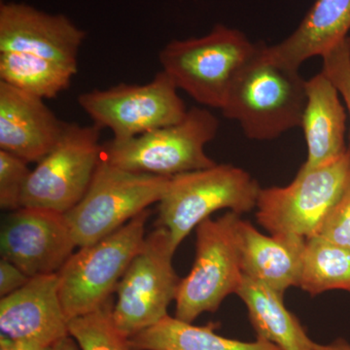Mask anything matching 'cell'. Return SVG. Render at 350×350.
<instances>
[{
  "mask_svg": "<svg viewBox=\"0 0 350 350\" xmlns=\"http://www.w3.org/2000/svg\"><path fill=\"white\" fill-rule=\"evenodd\" d=\"M29 276L13 262L1 258L0 260V297L8 296L24 286Z\"/></svg>",
  "mask_w": 350,
  "mask_h": 350,
  "instance_id": "cell-27",
  "label": "cell"
},
{
  "mask_svg": "<svg viewBox=\"0 0 350 350\" xmlns=\"http://www.w3.org/2000/svg\"><path fill=\"white\" fill-rule=\"evenodd\" d=\"M261 189L246 170L226 163L175 175L159 202L157 226L169 231L177 250L213 213L229 209L241 215L256 208Z\"/></svg>",
  "mask_w": 350,
  "mask_h": 350,
  "instance_id": "cell-3",
  "label": "cell"
},
{
  "mask_svg": "<svg viewBox=\"0 0 350 350\" xmlns=\"http://www.w3.org/2000/svg\"><path fill=\"white\" fill-rule=\"evenodd\" d=\"M113 306L111 298L98 310L69 320V334L81 350H133L129 338L115 326Z\"/></svg>",
  "mask_w": 350,
  "mask_h": 350,
  "instance_id": "cell-23",
  "label": "cell"
},
{
  "mask_svg": "<svg viewBox=\"0 0 350 350\" xmlns=\"http://www.w3.org/2000/svg\"><path fill=\"white\" fill-rule=\"evenodd\" d=\"M237 295L245 304L257 338L282 350H312V342L299 320L285 308L283 297L248 276H243Z\"/></svg>",
  "mask_w": 350,
  "mask_h": 350,
  "instance_id": "cell-19",
  "label": "cell"
},
{
  "mask_svg": "<svg viewBox=\"0 0 350 350\" xmlns=\"http://www.w3.org/2000/svg\"><path fill=\"white\" fill-rule=\"evenodd\" d=\"M133 350H282L267 340L241 342L219 336L214 326H195L167 315L129 338Z\"/></svg>",
  "mask_w": 350,
  "mask_h": 350,
  "instance_id": "cell-20",
  "label": "cell"
},
{
  "mask_svg": "<svg viewBox=\"0 0 350 350\" xmlns=\"http://www.w3.org/2000/svg\"><path fill=\"white\" fill-rule=\"evenodd\" d=\"M317 237L350 250V187L332 209Z\"/></svg>",
  "mask_w": 350,
  "mask_h": 350,
  "instance_id": "cell-26",
  "label": "cell"
},
{
  "mask_svg": "<svg viewBox=\"0 0 350 350\" xmlns=\"http://www.w3.org/2000/svg\"><path fill=\"white\" fill-rule=\"evenodd\" d=\"M333 82L323 72L306 81V103L300 128L305 135L306 162L300 172L323 167L349 151L345 142L347 110Z\"/></svg>",
  "mask_w": 350,
  "mask_h": 350,
  "instance_id": "cell-16",
  "label": "cell"
},
{
  "mask_svg": "<svg viewBox=\"0 0 350 350\" xmlns=\"http://www.w3.org/2000/svg\"><path fill=\"white\" fill-rule=\"evenodd\" d=\"M241 269L244 275L284 296L299 286L306 239L293 234H261L248 221L238 226Z\"/></svg>",
  "mask_w": 350,
  "mask_h": 350,
  "instance_id": "cell-17",
  "label": "cell"
},
{
  "mask_svg": "<svg viewBox=\"0 0 350 350\" xmlns=\"http://www.w3.org/2000/svg\"><path fill=\"white\" fill-rule=\"evenodd\" d=\"M77 247L64 213L36 207L12 211L1 227V258L29 278L59 271Z\"/></svg>",
  "mask_w": 350,
  "mask_h": 350,
  "instance_id": "cell-12",
  "label": "cell"
},
{
  "mask_svg": "<svg viewBox=\"0 0 350 350\" xmlns=\"http://www.w3.org/2000/svg\"><path fill=\"white\" fill-rule=\"evenodd\" d=\"M298 287L312 296L350 292V250L319 237L306 239Z\"/></svg>",
  "mask_w": 350,
  "mask_h": 350,
  "instance_id": "cell-22",
  "label": "cell"
},
{
  "mask_svg": "<svg viewBox=\"0 0 350 350\" xmlns=\"http://www.w3.org/2000/svg\"><path fill=\"white\" fill-rule=\"evenodd\" d=\"M50 347L36 344V342H27V340H13L0 336V350H49Z\"/></svg>",
  "mask_w": 350,
  "mask_h": 350,
  "instance_id": "cell-28",
  "label": "cell"
},
{
  "mask_svg": "<svg viewBox=\"0 0 350 350\" xmlns=\"http://www.w3.org/2000/svg\"><path fill=\"white\" fill-rule=\"evenodd\" d=\"M49 350H81V349H80L75 338L69 335L50 347Z\"/></svg>",
  "mask_w": 350,
  "mask_h": 350,
  "instance_id": "cell-29",
  "label": "cell"
},
{
  "mask_svg": "<svg viewBox=\"0 0 350 350\" xmlns=\"http://www.w3.org/2000/svg\"><path fill=\"white\" fill-rule=\"evenodd\" d=\"M349 187L350 150L323 167L299 170L284 187L262 188L256 206L258 222L271 234L314 238Z\"/></svg>",
  "mask_w": 350,
  "mask_h": 350,
  "instance_id": "cell-8",
  "label": "cell"
},
{
  "mask_svg": "<svg viewBox=\"0 0 350 350\" xmlns=\"http://www.w3.org/2000/svg\"><path fill=\"white\" fill-rule=\"evenodd\" d=\"M176 248L169 231L157 226L144 243L117 286L112 310L115 326L126 338L165 319L176 298L180 278L172 266Z\"/></svg>",
  "mask_w": 350,
  "mask_h": 350,
  "instance_id": "cell-9",
  "label": "cell"
},
{
  "mask_svg": "<svg viewBox=\"0 0 350 350\" xmlns=\"http://www.w3.org/2000/svg\"><path fill=\"white\" fill-rule=\"evenodd\" d=\"M312 350H350V345L344 340H338L329 345H319L314 342Z\"/></svg>",
  "mask_w": 350,
  "mask_h": 350,
  "instance_id": "cell-30",
  "label": "cell"
},
{
  "mask_svg": "<svg viewBox=\"0 0 350 350\" xmlns=\"http://www.w3.org/2000/svg\"><path fill=\"white\" fill-rule=\"evenodd\" d=\"M350 0H317L291 36L268 46L276 59L300 69L313 57H322L349 36Z\"/></svg>",
  "mask_w": 350,
  "mask_h": 350,
  "instance_id": "cell-18",
  "label": "cell"
},
{
  "mask_svg": "<svg viewBox=\"0 0 350 350\" xmlns=\"http://www.w3.org/2000/svg\"><path fill=\"white\" fill-rule=\"evenodd\" d=\"M170 178L120 169L101 157L86 194L64 213L78 247L98 243L160 202Z\"/></svg>",
  "mask_w": 350,
  "mask_h": 350,
  "instance_id": "cell-6",
  "label": "cell"
},
{
  "mask_svg": "<svg viewBox=\"0 0 350 350\" xmlns=\"http://www.w3.org/2000/svg\"><path fill=\"white\" fill-rule=\"evenodd\" d=\"M68 323L57 273L31 278L0 300V331L13 340L50 347L70 335Z\"/></svg>",
  "mask_w": 350,
  "mask_h": 350,
  "instance_id": "cell-14",
  "label": "cell"
},
{
  "mask_svg": "<svg viewBox=\"0 0 350 350\" xmlns=\"http://www.w3.org/2000/svg\"><path fill=\"white\" fill-rule=\"evenodd\" d=\"M85 36L62 14L52 15L16 2L0 4V52L36 55L77 68Z\"/></svg>",
  "mask_w": 350,
  "mask_h": 350,
  "instance_id": "cell-13",
  "label": "cell"
},
{
  "mask_svg": "<svg viewBox=\"0 0 350 350\" xmlns=\"http://www.w3.org/2000/svg\"><path fill=\"white\" fill-rule=\"evenodd\" d=\"M219 121L206 108L193 107L185 118L126 140L103 146V159L129 172L172 177L213 167L206 145L217 135Z\"/></svg>",
  "mask_w": 350,
  "mask_h": 350,
  "instance_id": "cell-4",
  "label": "cell"
},
{
  "mask_svg": "<svg viewBox=\"0 0 350 350\" xmlns=\"http://www.w3.org/2000/svg\"><path fill=\"white\" fill-rule=\"evenodd\" d=\"M77 68L19 52H0V81L42 98H54L70 85Z\"/></svg>",
  "mask_w": 350,
  "mask_h": 350,
  "instance_id": "cell-21",
  "label": "cell"
},
{
  "mask_svg": "<svg viewBox=\"0 0 350 350\" xmlns=\"http://www.w3.org/2000/svg\"><path fill=\"white\" fill-rule=\"evenodd\" d=\"M306 103V80L298 68L276 59L259 43L254 56L234 80L221 108L253 140H273L300 128Z\"/></svg>",
  "mask_w": 350,
  "mask_h": 350,
  "instance_id": "cell-1",
  "label": "cell"
},
{
  "mask_svg": "<svg viewBox=\"0 0 350 350\" xmlns=\"http://www.w3.org/2000/svg\"><path fill=\"white\" fill-rule=\"evenodd\" d=\"M324 73L337 88L344 100L350 120V36L334 46L321 57ZM350 150V129H349Z\"/></svg>",
  "mask_w": 350,
  "mask_h": 350,
  "instance_id": "cell-25",
  "label": "cell"
},
{
  "mask_svg": "<svg viewBox=\"0 0 350 350\" xmlns=\"http://www.w3.org/2000/svg\"><path fill=\"white\" fill-rule=\"evenodd\" d=\"M66 124L42 98L0 81V150L40 162L63 137Z\"/></svg>",
  "mask_w": 350,
  "mask_h": 350,
  "instance_id": "cell-15",
  "label": "cell"
},
{
  "mask_svg": "<svg viewBox=\"0 0 350 350\" xmlns=\"http://www.w3.org/2000/svg\"><path fill=\"white\" fill-rule=\"evenodd\" d=\"M239 220V214L229 211L198 226L194 266L180 280L175 298L177 319L193 323L202 313L215 312L226 297L238 291L243 276Z\"/></svg>",
  "mask_w": 350,
  "mask_h": 350,
  "instance_id": "cell-7",
  "label": "cell"
},
{
  "mask_svg": "<svg viewBox=\"0 0 350 350\" xmlns=\"http://www.w3.org/2000/svg\"><path fill=\"white\" fill-rule=\"evenodd\" d=\"M96 125L66 124L63 137L27 179L22 207L66 213L86 194L103 157Z\"/></svg>",
  "mask_w": 350,
  "mask_h": 350,
  "instance_id": "cell-11",
  "label": "cell"
},
{
  "mask_svg": "<svg viewBox=\"0 0 350 350\" xmlns=\"http://www.w3.org/2000/svg\"><path fill=\"white\" fill-rule=\"evenodd\" d=\"M258 45L239 29L219 24L202 38L172 40L161 51L159 59L177 89L204 107L221 110Z\"/></svg>",
  "mask_w": 350,
  "mask_h": 350,
  "instance_id": "cell-2",
  "label": "cell"
},
{
  "mask_svg": "<svg viewBox=\"0 0 350 350\" xmlns=\"http://www.w3.org/2000/svg\"><path fill=\"white\" fill-rule=\"evenodd\" d=\"M22 159L0 150V207L15 211L22 207L23 195L31 170Z\"/></svg>",
  "mask_w": 350,
  "mask_h": 350,
  "instance_id": "cell-24",
  "label": "cell"
},
{
  "mask_svg": "<svg viewBox=\"0 0 350 350\" xmlns=\"http://www.w3.org/2000/svg\"><path fill=\"white\" fill-rule=\"evenodd\" d=\"M78 103L114 140H126L179 123L188 112L178 89L161 71L146 84H121L80 94Z\"/></svg>",
  "mask_w": 350,
  "mask_h": 350,
  "instance_id": "cell-10",
  "label": "cell"
},
{
  "mask_svg": "<svg viewBox=\"0 0 350 350\" xmlns=\"http://www.w3.org/2000/svg\"><path fill=\"white\" fill-rule=\"evenodd\" d=\"M149 215L146 209L98 243L80 247L57 271L59 297L68 320L93 312L112 298L144 243Z\"/></svg>",
  "mask_w": 350,
  "mask_h": 350,
  "instance_id": "cell-5",
  "label": "cell"
}]
</instances>
